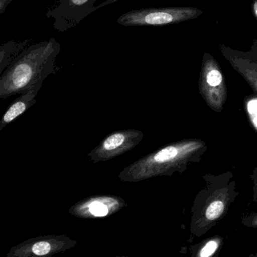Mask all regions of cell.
Returning a JSON list of instances; mask_svg holds the SVG:
<instances>
[{
  "label": "cell",
  "mask_w": 257,
  "mask_h": 257,
  "mask_svg": "<svg viewBox=\"0 0 257 257\" xmlns=\"http://www.w3.org/2000/svg\"><path fill=\"white\" fill-rule=\"evenodd\" d=\"M125 136L120 133L109 136L104 142V148L106 150H113L118 148L124 142Z\"/></svg>",
  "instance_id": "cell-10"
},
{
  "label": "cell",
  "mask_w": 257,
  "mask_h": 257,
  "mask_svg": "<svg viewBox=\"0 0 257 257\" xmlns=\"http://www.w3.org/2000/svg\"><path fill=\"white\" fill-rule=\"evenodd\" d=\"M42 83H39L31 90L21 94L18 99H15L11 104L10 106L9 107L7 111L5 112L0 120V131L9 123L21 117L36 103V101L35 98L42 86Z\"/></svg>",
  "instance_id": "cell-5"
},
{
  "label": "cell",
  "mask_w": 257,
  "mask_h": 257,
  "mask_svg": "<svg viewBox=\"0 0 257 257\" xmlns=\"http://www.w3.org/2000/svg\"><path fill=\"white\" fill-rule=\"evenodd\" d=\"M251 116L252 117H253L252 120H253V125H254L255 127L257 128V115H254V114H251Z\"/></svg>",
  "instance_id": "cell-16"
},
{
  "label": "cell",
  "mask_w": 257,
  "mask_h": 257,
  "mask_svg": "<svg viewBox=\"0 0 257 257\" xmlns=\"http://www.w3.org/2000/svg\"><path fill=\"white\" fill-rule=\"evenodd\" d=\"M96 0H55L46 12L54 20V29L66 32L76 27L84 18L96 11Z\"/></svg>",
  "instance_id": "cell-3"
},
{
  "label": "cell",
  "mask_w": 257,
  "mask_h": 257,
  "mask_svg": "<svg viewBox=\"0 0 257 257\" xmlns=\"http://www.w3.org/2000/svg\"><path fill=\"white\" fill-rule=\"evenodd\" d=\"M248 110L250 114L257 115V100L252 101L249 103Z\"/></svg>",
  "instance_id": "cell-12"
},
{
  "label": "cell",
  "mask_w": 257,
  "mask_h": 257,
  "mask_svg": "<svg viewBox=\"0 0 257 257\" xmlns=\"http://www.w3.org/2000/svg\"><path fill=\"white\" fill-rule=\"evenodd\" d=\"M223 244V238L221 236L211 237L191 247V257H217Z\"/></svg>",
  "instance_id": "cell-7"
},
{
  "label": "cell",
  "mask_w": 257,
  "mask_h": 257,
  "mask_svg": "<svg viewBox=\"0 0 257 257\" xmlns=\"http://www.w3.org/2000/svg\"><path fill=\"white\" fill-rule=\"evenodd\" d=\"M32 39L24 41L11 40L0 45V75L14 57L30 45Z\"/></svg>",
  "instance_id": "cell-6"
},
{
  "label": "cell",
  "mask_w": 257,
  "mask_h": 257,
  "mask_svg": "<svg viewBox=\"0 0 257 257\" xmlns=\"http://www.w3.org/2000/svg\"><path fill=\"white\" fill-rule=\"evenodd\" d=\"M202 13L201 9L193 6L145 8L128 11L117 22L124 27L166 26L195 19Z\"/></svg>",
  "instance_id": "cell-2"
},
{
  "label": "cell",
  "mask_w": 257,
  "mask_h": 257,
  "mask_svg": "<svg viewBox=\"0 0 257 257\" xmlns=\"http://www.w3.org/2000/svg\"><path fill=\"white\" fill-rule=\"evenodd\" d=\"M60 48V44L51 38L18 53L0 75V99L23 94L42 82Z\"/></svg>",
  "instance_id": "cell-1"
},
{
  "label": "cell",
  "mask_w": 257,
  "mask_h": 257,
  "mask_svg": "<svg viewBox=\"0 0 257 257\" xmlns=\"http://www.w3.org/2000/svg\"><path fill=\"white\" fill-rule=\"evenodd\" d=\"M118 1V0H106V1L104 2V3H101L99 6H96L95 9L97 10L99 8L103 7V6H108V5L111 4V3H115V2Z\"/></svg>",
  "instance_id": "cell-14"
},
{
  "label": "cell",
  "mask_w": 257,
  "mask_h": 257,
  "mask_svg": "<svg viewBox=\"0 0 257 257\" xmlns=\"http://www.w3.org/2000/svg\"><path fill=\"white\" fill-rule=\"evenodd\" d=\"M117 257H126V256H117Z\"/></svg>",
  "instance_id": "cell-17"
},
{
  "label": "cell",
  "mask_w": 257,
  "mask_h": 257,
  "mask_svg": "<svg viewBox=\"0 0 257 257\" xmlns=\"http://www.w3.org/2000/svg\"><path fill=\"white\" fill-rule=\"evenodd\" d=\"M77 244L64 235L37 237L12 247L6 257H51L73 248Z\"/></svg>",
  "instance_id": "cell-4"
},
{
  "label": "cell",
  "mask_w": 257,
  "mask_h": 257,
  "mask_svg": "<svg viewBox=\"0 0 257 257\" xmlns=\"http://www.w3.org/2000/svg\"><path fill=\"white\" fill-rule=\"evenodd\" d=\"M13 0H0V14L4 13L6 9Z\"/></svg>",
  "instance_id": "cell-13"
},
{
  "label": "cell",
  "mask_w": 257,
  "mask_h": 257,
  "mask_svg": "<svg viewBox=\"0 0 257 257\" xmlns=\"http://www.w3.org/2000/svg\"><path fill=\"white\" fill-rule=\"evenodd\" d=\"M178 149L175 147L169 146L167 148H163L161 151H158L154 155V160L158 163L169 161L175 158L178 155Z\"/></svg>",
  "instance_id": "cell-9"
},
{
  "label": "cell",
  "mask_w": 257,
  "mask_h": 257,
  "mask_svg": "<svg viewBox=\"0 0 257 257\" xmlns=\"http://www.w3.org/2000/svg\"><path fill=\"white\" fill-rule=\"evenodd\" d=\"M242 223L246 227L257 228V213L244 217Z\"/></svg>",
  "instance_id": "cell-11"
},
{
  "label": "cell",
  "mask_w": 257,
  "mask_h": 257,
  "mask_svg": "<svg viewBox=\"0 0 257 257\" xmlns=\"http://www.w3.org/2000/svg\"><path fill=\"white\" fill-rule=\"evenodd\" d=\"M252 10H253V15L257 19V0H253L252 4Z\"/></svg>",
  "instance_id": "cell-15"
},
{
  "label": "cell",
  "mask_w": 257,
  "mask_h": 257,
  "mask_svg": "<svg viewBox=\"0 0 257 257\" xmlns=\"http://www.w3.org/2000/svg\"><path fill=\"white\" fill-rule=\"evenodd\" d=\"M114 207L112 205H107L103 201H92L88 205L81 208V211L75 213V215L81 217H105L111 214Z\"/></svg>",
  "instance_id": "cell-8"
}]
</instances>
